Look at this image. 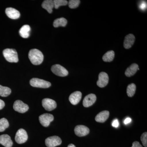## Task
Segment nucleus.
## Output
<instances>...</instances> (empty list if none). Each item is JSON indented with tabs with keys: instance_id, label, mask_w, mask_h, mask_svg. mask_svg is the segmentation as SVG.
Returning a JSON list of instances; mask_svg holds the SVG:
<instances>
[{
	"instance_id": "obj_1",
	"label": "nucleus",
	"mask_w": 147,
	"mask_h": 147,
	"mask_svg": "<svg viewBox=\"0 0 147 147\" xmlns=\"http://www.w3.org/2000/svg\"><path fill=\"white\" fill-rule=\"evenodd\" d=\"M28 57L31 62L34 65H39L42 63L44 59V56L41 51L36 49L30 50Z\"/></svg>"
},
{
	"instance_id": "obj_2",
	"label": "nucleus",
	"mask_w": 147,
	"mask_h": 147,
	"mask_svg": "<svg viewBox=\"0 0 147 147\" xmlns=\"http://www.w3.org/2000/svg\"><path fill=\"white\" fill-rule=\"evenodd\" d=\"M3 55L7 61L17 63L18 61V54L16 50L7 48L3 51Z\"/></svg>"
},
{
	"instance_id": "obj_3",
	"label": "nucleus",
	"mask_w": 147,
	"mask_h": 147,
	"mask_svg": "<svg viewBox=\"0 0 147 147\" xmlns=\"http://www.w3.org/2000/svg\"><path fill=\"white\" fill-rule=\"evenodd\" d=\"M30 84L32 87L42 88H47L51 86L50 82L38 78H33L31 79Z\"/></svg>"
},
{
	"instance_id": "obj_4",
	"label": "nucleus",
	"mask_w": 147,
	"mask_h": 147,
	"mask_svg": "<svg viewBox=\"0 0 147 147\" xmlns=\"http://www.w3.org/2000/svg\"><path fill=\"white\" fill-rule=\"evenodd\" d=\"M51 70L55 75L61 77H64L68 74L67 70L60 65H54L51 67Z\"/></svg>"
},
{
	"instance_id": "obj_5",
	"label": "nucleus",
	"mask_w": 147,
	"mask_h": 147,
	"mask_svg": "<svg viewBox=\"0 0 147 147\" xmlns=\"http://www.w3.org/2000/svg\"><path fill=\"white\" fill-rule=\"evenodd\" d=\"M28 139V135L26 131L23 129H20L16 132L15 140L18 144L25 143Z\"/></svg>"
},
{
	"instance_id": "obj_6",
	"label": "nucleus",
	"mask_w": 147,
	"mask_h": 147,
	"mask_svg": "<svg viewBox=\"0 0 147 147\" xmlns=\"http://www.w3.org/2000/svg\"><path fill=\"white\" fill-rule=\"evenodd\" d=\"M14 110L18 113H24L26 112L29 110L28 105L24 103L21 100H16L14 102L13 105Z\"/></svg>"
},
{
	"instance_id": "obj_7",
	"label": "nucleus",
	"mask_w": 147,
	"mask_h": 147,
	"mask_svg": "<svg viewBox=\"0 0 147 147\" xmlns=\"http://www.w3.org/2000/svg\"><path fill=\"white\" fill-rule=\"evenodd\" d=\"M54 119V117L53 115L47 113L42 114L39 117L40 123L42 126L45 127L49 126L50 123L53 121Z\"/></svg>"
},
{
	"instance_id": "obj_8",
	"label": "nucleus",
	"mask_w": 147,
	"mask_h": 147,
	"mask_svg": "<svg viewBox=\"0 0 147 147\" xmlns=\"http://www.w3.org/2000/svg\"><path fill=\"white\" fill-rule=\"evenodd\" d=\"M45 143L47 147H55L60 145L61 144L62 141L59 137L54 136L48 137L45 139Z\"/></svg>"
},
{
	"instance_id": "obj_9",
	"label": "nucleus",
	"mask_w": 147,
	"mask_h": 147,
	"mask_svg": "<svg viewBox=\"0 0 147 147\" xmlns=\"http://www.w3.org/2000/svg\"><path fill=\"white\" fill-rule=\"evenodd\" d=\"M42 106L47 111H52L57 108V102L53 99L45 98L42 100Z\"/></svg>"
},
{
	"instance_id": "obj_10",
	"label": "nucleus",
	"mask_w": 147,
	"mask_h": 147,
	"mask_svg": "<svg viewBox=\"0 0 147 147\" xmlns=\"http://www.w3.org/2000/svg\"><path fill=\"white\" fill-rule=\"evenodd\" d=\"M109 82V77L107 73L104 72H100L98 75L97 86L100 88H104L108 85Z\"/></svg>"
},
{
	"instance_id": "obj_11",
	"label": "nucleus",
	"mask_w": 147,
	"mask_h": 147,
	"mask_svg": "<svg viewBox=\"0 0 147 147\" xmlns=\"http://www.w3.org/2000/svg\"><path fill=\"white\" fill-rule=\"evenodd\" d=\"M74 132L76 135L78 137H84L89 133L90 129L85 125H78L75 127Z\"/></svg>"
},
{
	"instance_id": "obj_12",
	"label": "nucleus",
	"mask_w": 147,
	"mask_h": 147,
	"mask_svg": "<svg viewBox=\"0 0 147 147\" xmlns=\"http://www.w3.org/2000/svg\"><path fill=\"white\" fill-rule=\"evenodd\" d=\"M96 100V96L93 94H90L84 98L83 100V105L84 107L88 108L93 105Z\"/></svg>"
},
{
	"instance_id": "obj_13",
	"label": "nucleus",
	"mask_w": 147,
	"mask_h": 147,
	"mask_svg": "<svg viewBox=\"0 0 147 147\" xmlns=\"http://www.w3.org/2000/svg\"><path fill=\"white\" fill-rule=\"evenodd\" d=\"M5 13L9 18L12 19H18L21 15L18 10L12 7H8L6 9Z\"/></svg>"
},
{
	"instance_id": "obj_14",
	"label": "nucleus",
	"mask_w": 147,
	"mask_h": 147,
	"mask_svg": "<svg viewBox=\"0 0 147 147\" xmlns=\"http://www.w3.org/2000/svg\"><path fill=\"white\" fill-rule=\"evenodd\" d=\"M82 97V92L80 91H76L70 94L69 99L72 105H76L80 102Z\"/></svg>"
},
{
	"instance_id": "obj_15",
	"label": "nucleus",
	"mask_w": 147,
	"mask_h": 147,
	"mask_svg": "<svg viewBox=\"0 0 147 147\" xmlns=\"http://www.w3.org/2000/svg\"><path fill=\"white\" fill-rule=\"evenodd\" d=\"M0 144L5 147H11L13 142L10 136L7 134H3L0 136Z\"/></svg>"
},
{
	"instance_id": "obj_16",
	"label": "nucleus",
	"mask_w": 147,
	"mask_h": 147,
	"mask_svg": "<svg viewBox=\"0 0 147 147\" xmlns=\"http://www.w3.org/2000/svg\"><path fill=\"white\" fill-rule=\"evenodd\" d=\"M135 36L132 34L127 35L125 38L123 46L125 49H128L131 47L135 41Z\"/></svg>"
},
{
	"instance_id": "obj_17",
	"label": "nucleus",
	"mask_w": 147,
	"mask_h": 147,
	"mask_svg": "<svg viewBox=\"0 0 147 147\" xmlns=\"http://www.w3.org/2000/svg\"><path fill=\"white\" fill-rule=\"evenodd\" d=\"M109 115H110V113L109 111H106V110L102 111L98 113L96 116L95 117V121L98 122H105L109 118Z\"/></svg>"
},
{
	"instance_id": "obj_18",
	"label": "nucleus",
	"mask_w": 147,
	"mask_h": 147,
	"mask_svg": "<svg viewBox=\"0 0 147 147\" xmlns=\"http://www.w3.org/2000/svg\"><path fill=\"white\" fill-rule=\"evenodd\" d=\"M138 70H139V65L137 64L133 63L127 69L125 74L127 77H131L133 76Z\"/></svg>"
},
{
	"instance_id": "obj_19",
	"label": "nucleus",
	"mask_w": 147,
	"mask_h": 147,
	"mask_svg": "<svg viewBox=\"0 0 147 147\" xmlns=\"http://www.w3.org/2000/svg\"><path fill=\"white\" fill-rule=\"evenodd\" d=\"M31 28L28 25H24L19 30L20 36L23 38H28L30 35Z\"/></svg>"
},
{
	"instance_id": "obj_20",
	"label": "nucleus",
	"mask_w": 147,
	"mask_h": 147,
	"mask_svg": "<svg viewBox=\"0 0 147 147\" xmlns=\"http://www.w3.org/2000/svg\"><path fill=\"white\" fill-rule=\"evenodd\" d=\"M42 8L46 9L48 13H52L54 7V2L52 0H45L42 3Z\"/></svg>"
},
{
	"instance_id": "obj_21",
	"label": "nucleus",
	"mask_w": 147,
	"mask_h": 147,
	"mask_svg": "<svg viewBox=\"0 0 147 147\" xmlns=\"http://www.w3.org/2000/svg\"><path fill=\"white\" fill-rule=\"evenodd\" d=\"M67 21L65 18H58L55 20L53 23V26L55 28L59 27H65L67 24Z\"/></svg>"
},
{
	"instance_id": "obj_22",
	"label": "nucleus",
	"mask_w": 147,
	"mask_h": 147,
	"mask_svg": "<svg viewBox=\"0 0 147 147\" xmlns=\"http://www.w3.org/2000/svg\"><path fill=\"white\" fill-rule=\"evenodd\" d=\"M115 53L113 51H109L107 52L102 57V60L106 62H110L113 61L115 57Z\"/></svg>"
},
{
	"instance_id": "obj_23",
	"label": "nucleus",
	"mask_w": 147,
	"mask_h": 147,
	"mask_svg": "<svg viewBox=\"0 0 147 147\" xmlns=\"http://www.w3.org/2000/svg\"><path fill=\"white\" fill-rule=\"evenodd\" d=\"M11 90L7 87L3 86L0 85V96L2 97H6L10 94Z\"/></svg>"
},
{
	"instance_id": "obj_24",
	"label": "nucleus",
	"mask_w": 147,
	"mask_h": 147,
	"mask_svg": "<svg viewBox=\"0 0 147 147\" xmlns=\"http://www.w3.org/2000/svg\"><path fill=\"white\" fill-rule=\"evenodd\" d=\"M136 90V86L134 84H129L127 89V93L129 97H132L135 94Z\"/></svg>"
},
{
	"instance_id": "obj_25",
	"label": "nucleus",
	"mask_w": 147,
	"mask_h": 147,
	"mask_svg": "<svg viewBox=\"0 0 147 147\" xmlns=\"http://www.w3.org/2000/svg\"><path fill=\"white\" fill-rule=\"evenodd\" d=\"M9 126V123L7 120L4 118L0 119V132H2L5 130Z\"/></svg>"
},
{
	"instance_id": "obj_26",
	"label": "nucleus",
	"mask_w": 147,
	"mask_h": 147,
	"mask_svg": "<svg viewBox=\"0 0 147 147\" xmlns=\"http://www.w3.org/2000/svg\"><path fill=\"white\" fill-rule=\"evenodd\" d=\"M54 4V7L57 9L61 6H65L68 4V2L65 0H55L53 1Z\"/></svg>"
},
{
	"instance_id": "obj_27",
	"label": "nucleus",
	"mask_w": 147,
	"mask_h": 147,
	"mask_svg": "<svg viewBox=\"0 0 147 147\" xmlns=\"http://www.w3.org/2000/svg\"><path fill=\"white\" fill-rule=\"evenodd\" d=\"M80 3L79 0H70L69 1L68 5L70 8L75 9L78 7Z\"/></svg>"
},
{
	"instance_id": "obj_28",
	"label": "nucleus",
	"mask_w": 147,
	"mask_h": 147,
	"mask_svg": "<svg viewBox=\"0 0 147 147\" xmlns=\"http://www.w3.org/2000/svg\"><path fill=\"white\" fill-rule=\"evenodd\" d=\"M141 141H142L143 146L145 147H147V133L145 132L142 134L141 137Z\"/></svg>"
},
{
	"instance_id": "obj_29",
	"label": "nucleus",
	"mask_w": 147,
	"mask_h": 147,
	"mask_svg": "<svg viewBox=\"0 0 147 147\" xmlns=\"http://www.w3.org/2000/svg\"><path fill=\"white\" fill-rule=\"evenodd\" d=\"M139 8L142 9V10L144 11L147 8V3L145 1H142L140 3L139 5Z\"/></svg>"
},
{
	"instance_id": "obj_30",
	"label": "nucleus",
	"mask_w": 147,
	"mask_h": 147,
	"mask_svg": "<svg viewBox=\"0 0 147 147\" xmlns=\"http://www.w3.org/2000/svg\"><path fill=\"white\" fill-rule=\"evenodd\" d=\"M112 126L114 127H116V128L118 127L119 123V122L118 119H115L114 120L113 122H112Z\"/></svg>"
},
{
	"instance_id": "obj_31",
	"label": "nucleus",
	"mask_w": 147,
	"mask_h": 147,
	"mask_svg": "<svg viewBox=\"0 0 147 147\" xmlns=\"http://www.w3.org/2000/svg\"><path fill=\"white\" fill-rule=\"evenodd\" d=\"M131 147H143L140 143L138 142H134L132 144V146Z\"/></svg>"
},
{
	"instance_id": "obj_32",
	"label": "nucleus",
	"mask_w": 147,
	"mask_h": 147,
	"mask_svg": "<svg viewBox=\"0 0 147 147\" xmlns=\"http://www.w3.org/2000/svg\"><path fill=\"white\" fill-rule=\"evenodd\" d=\"M131 121V119L129 117H127V118L125 119L124 121V123L125 124H127L130 123Z\"/></svg>"
},
{
	"instance_id": "obj_33",
	"label": "nucleus",
	"mask_w": 147,
	"mask_h": 147,
	"mask_svg": "<svg viewBox=\"0 0 147 147\" xmlns=\"http://www.w3.org/2000/svg\"><path fill=\"white\" fill-rule=\"evenodd\" d=\"M5 105V102L3 100L0 99V110L3 108Z\"/></svg>"
},
{
	"instance_id": "obj_34",
	"label": "nucleus",
	"mask_w": 147,
	"mask_h": 147,
	"mask_svg": "<svg viewBox=\"0 0 147 147\" xmlns=\"http://www.w3.org/2000/svg\"><path fill=\"white\" fill-rule=\"evenodd\" d=\"M67 147H76L75 145L73 144H70L68 145Z\"/></svg>"
}]
</instances>
